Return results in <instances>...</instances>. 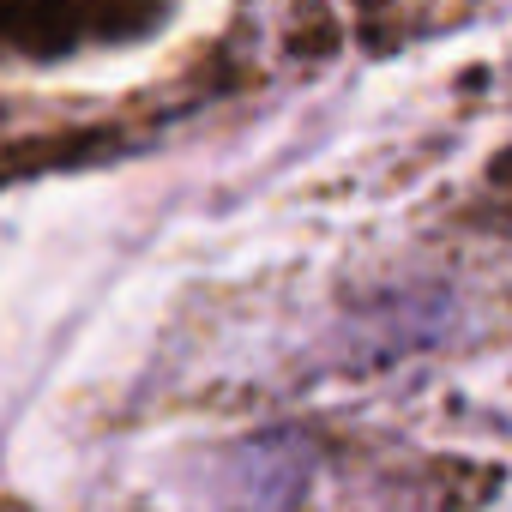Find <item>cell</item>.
Returning a JSON list of instances; mask_svg holds the SVG:
<instances>
[]
</instances>
